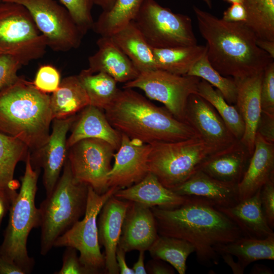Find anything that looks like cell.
Instances as JSON below:
<instances>
[{
  "label": "cell",
  "instance_id": "27",
  "mask_svg": "<svg viewBox=\"0 0 274 274\" xmlns=\"http://www.w3.org/2000/svg\"><path fill=\"white\" fill-rule=\"evenodd\" d=\"M110 37L140 73L157 70L153 48L133 21Z\"/></svg>",
  "mask_w": 274,
  "mask_h": 274
},
{
  "label": "cell",
  "instance_id": "52",
  "mask_svg": "<svg viewBox=\"0 0 274 274\" xmlns=\"http://www.w3.org/2000/svg\"><path fill=\"white\" fill-rule=\"evenodd\" d=\"M139 252L138 260L134 263L132 269L134 271V274H146L147 272L144 264L145 251H140Z\"/></svg>",
  "mask_w": 274,
  "mask_h": 274
},
{
  "label": "cell",
  "instance_id": "51",
  "mask_svg": "<svg viewBox=\"0 0 274 274\" xmlns=\"http://www.w3.org/2000/svg\"><path fill=\"white\" fill-rule=\"evenodd\" d=\"M256 43L258 47L274 59V41L256 39Z\"/></svg>",
  "mask_w": 274,
  "mask_h": 274
},
{
  "label": "cell",
  "instance_id": "48",
  "mask_svg": "<svg viewBox=\"0 0 274 274\" xmlns=\"http://www.w3.org/2000/svg\"><path fill=\"white\" fill-rule=\"evenodd\" d=\"M147 272L152 274H173L174 270L163 260L154 259L147 265Z\"/></svg>",
  "mask_w": 274,
  "mask_h": 274
},
{
  "label": "cell",
  "instance_id": "40",
  "mask_svg": "<svg viewBox=\"0 0 274 274\" xmlns=\"http://www.w3.org/2000/svg\"><path fill=\"white\" fill-rule=\"evenodd\" d=\"M261 111L274 115V62L270 63L263 73L261 91Z\"/></svg>",
  "mask_w": 274,
  "mask_h": 274
},
{
  "label": "cell",
  "instance_id": "42",
  "mask_svg": "<svg viewBox=\"0 0 274 274\" xmlns=\"http://www.w3.org/2000/svg\"><path fill=\"white\" fill-rule=\"evenodd\" d=\"M62 256L60 269L54 274H88L87 270L81 263L77 251L73 248L66 247Z\"/></svg>",
  "mask_w": 274,
  "mask_h": 274
},
{
  "label": "cell",
  "instance_id": "28",
  "mask_svg": "<svg viewBox=\"0 0 274 274\" xmlns=\"http://www.w3.org/2000/svg\"><path fill=\"white\" fill-rule=\"evenodd\" d=\"M50 104L53 120L75 115L89 105L88 97L78 75L61 80L57 89L50 95Z\"/></svg>",
  "mask_w": 274,
  "mask_h": 274
},
{
  "label": "cell",
  "instance_id": "1",
  "mask_svg": "<svg viewBox=\"0 0 274 274\" xmlns=\"http://www.w3.org/2000/svg\"><path fill=\"white\" fill-rule=\"evenodd\" d=\"M159 235L185 240L195 248L198 261L211 266L219 263L216 246L243 235L235 223L212 201L198 197L174 209L151 208Z\"/></svg>",
  "mask_w": 274,
  "mask_h": 274
},
{
  "label": "cell",
  "instance_id": "19",
  "mask_svg": "<svg viewBox=\"0 0 274 274\" xmlns=\"http://www.w3.org/2000/svg\"><path fill=\"white\" fill-rule=\"evenodd\" d=\"M263 72L240 79H234L237 86L235 106L245 124L240 140L251 154L254 149L257 127L261 113L260 91Z\"/></svg>",
  "mask_w": 274,
  "mask_h": 274
},
{
  "label": "cell",
  "instance_id": "53",
  "mask_svg": "<svg viewBox=\"0 0 274 274\" xmlns=\"http://www.w3.org/2000/svg\"><path fill=\"white\" fill-rule=\"evenodd\" d=\"M250 273L252 274H272V271L267 266L260 264H254L251 269Z\"/></svg>",
  "mask_w": 274,
  "mask_h": 274
},
{
  "label": "cell",
  "instance_id": "8",
  "mask_svg": "<svg viewBox=\"0 0 274 274\" xmlns=\"http://www.w3.org/2000/svg\"><path fill=\"white\" fill-rule=\"evenodd\" d=\"M120 188L111 187L98 194L88 185V195L84 217L59 236L53 247H71L79 252V259L88 274L99 273L105 270L104 254L98 241L97 217L105 202Z\"/></svg>",
  "mask_w": 274,
  "mask_h": 274
},
{
  "label": "cell",
  "instance_id": "3",
  "mask_svg": "<svg viewBox=\"0 0 274 274\" xmlns=\"http://www.w3.org/2000/svg\"><path fill=\"white\" fill-rule=\"evenodd\" d=\"M105 113L111 125L120 133L146 144L200 136L190 125L178 120L167 109L155 106L131 88L119 90Z\"/></svg>",
  "mask_w": 274,
  "mask_h": 274
},
{
  "label": "cell",
  "instance_id": "55",
  "mask_svg": "<svg viewBox=\"0 0 274 274\" xmlns=\"http://www.w3.org/2000/svg\"><path fill=\"white\" fill-rule=\"evenodd\" d=\"M224 1L230 4H233V3L243 4V0H224Z\"/></svg>",
  "mask_w": 274,
  "mask_h": 274
},
{
  "label": "cell",
  "instance_id": "23",
  "mask_svg": "<svg viewBox=\"0 0 274 274\" xmlns=\"http://www.w3.org/2000/svg\"><path fill=\"white\" fill-rule=\"evenodd\" d=\"M272 178H274V143L267 142L256 133L249 165L237 184L239 200L253 195Z\"/></svg>",
  "mask_w": 274,
  "mask_h": 274
},
{
  "label": "cell",
  "instance_id": "7",
  "mask_svg": "<svg viewBox=\"0 0 274 274\" xmlns=\"http://www.w3.org/2000/svg\"><path fill=\"white\" fill-rule=\"evenodd\" d=\"M149 172L165 187L173 189L198 170L205 159L220 150L200 136L151 144Z\"/></svg>",
  "mask_w": 274,
  "mask_h": 274
},
{
  "label": "cell",
  "instance_id": "44",
  "mask_svg": "<svg viewBox=\"0 0 274 274\" xmlns=\"http://www.w3.org/2000/svg\"><path fill=\"white\" fill-rule=\"evenodd\" d=\"M256 133L267 142L274 143V115L261 111Z\"/></svg>",
  "mask_w": 274,
  "mask_h": 274
},
{
  "label": "cell",
  "instance_id": "31",
  "mask_svg": "<svg viewBox=\"0 0 274 274\" xmlns=\"http://www.w3.org/2000/svg\"><path fill=\"white\" fill-rule=\"evenodd\" d=\"M146 0H116L108 11H102L92 29L101 37H110L132 22Z\"/></svg>",
  "mask_w": 274,
  "mask_h": 274
},
{
  "label": "cell",
  "instance_id": "10",
  "mask_svg": "<svg viewBox=\"0 0 274 274\" xmlns=\"http://www.w3.org/2000/svg\"><path fill=\"white\" fill-rule=\"evenodd\" d=\"M153 48H170L197 44L191 19L175 13L155 0H146L132 21Z\"/></svg>",
  "mask_w": 274,
  "mask_h": 274
},
{
  "label": "cell",
  "instance_id": "45",
  "mask_svg": "<svg viewBox=\"0 0 274 274\" xmlns=\"http://www.w3.org/2000/svg\"><path fill=\"white\" fill-rule=\"evenodd\" d=\"M246 17V11L243 4L233 3L224 12L221 19L230 22H245Z\"/></svg>",
  "mask_w": 274,
  "mask_h": 274
},
{
  "label": "cell",
  "instance_id": "13",
  "mask_svg": "<svg viewBox=\"0 0 274 274\" xmlns=\"http://www.w3.org/2000/svg\"><path fill=\"white\" fill-rule=\"evenodd\" d=\"M115 151L110 144L97 139H85L74 144L68 149L67 159L74 178L98 194L106 192Z\"/></svg>",
  "mask_w": 274,
  "mask_h": 274
},
{
  "label": "cell",
  "instance_id": "35",
  "mask_svg": "<svg viewBox=\"0 0 274 274\" xmlns=\"http://www.w3.org/2000/svg\"><path fill=\"white\" fill-rule=\"evenodd\" d=\"M197 94L213 106L234 138L240 140L245 124L236 106L229 104L218 90L203 79L199 82Z\"/></svg>",
  "mask_w": 274,
  "mask_h": 274
},
{
  "label": "cell",
  "instance_id": "37",
  "mask_svg": "<svg viewBox=\"0 0 274 274\" xmlns=\"http://www.w3.org/2000/svg\"><path fill=\"white\" fill-rule=\"evenodd\" d=\"M186 75L203 79L215 87L230 105H235L237 86L233 78L223 76L210 64L206 54L189 70Z\"/></svg>",
  "mask_w": 274,
  "mask_h": 274
},
{
  "label": "cell",
  "instance_id": "6",
  "mask_svg": "<svg viewBox=\"0 0 274 274\" xmlns=\"http://www.w3.org/2000/svg\"><path fill=\"white\" fill-rule=\"evenodd\" d=\"M30 153L25 162L21 186L11 203L8 225L3 241L0 245V253L7 256L26 272L31 273L35 260L29 256L27 249V239L31 230L40 225L39 208L35 199L40 169H35L30 162Z\"/></svg>",
  "mask_w": 274,
  "mask_h": 274
},
{
  "label": "cell",
  "instance_id": "24",
  "mask_svg": "<svg viewBox=\"0 0 274 274\" xmlns=\"http://www.w3.org/2000/svg\"><path fill=\"white\" fill-rule=\"evenodd\" d=\"M172 190L181 195L208 199L220 207H232L239 201L237 184L218 180L200 169Z\"/></svg>",
  "mask_w": 274,
  "mask_h": 274
},
{
  "label": "cell",
  "instance_id": "32",
  "mask_svg": "<svg viewBox=\"0 0 274 274\" xmlns=\"http://www.w3.org/2000/svg\"><path fill=\"white\" fill-rule=\"evenodd\" d=\"M29 150L19 140L0 132V191L16 190L15 169L19 162L26 160Z\"/></svg>",
  "mask_w": 274,
  "mask_h": 274
},
{
  "label": "cell",
  "instance_id": "9",
  "mask_svg": "<svg viewBox=\"0 0 274 274\" xmlns=\"http://www.w3.org/2000/svg\"><path fill=\"white\" fill-rule=\"evenodd\" d=\"M7 2L0 8V54L13 56L26 65L43 56L46 42L28 11L20 4Z\"/></svg>",
  "mask_w": 274,
  "mask_h": 274
},
{
  "label": "cell",
  "instance_id": "46",
  "mask_svg": "<svg viewBox=\"0 0 274 274\" xmlns=\"http://www.w3.org/2000/svg\"><path fill=\"white\" fill-rule=\"evenodd\" d=\"M17 193L16 190L0 191V228L3 219L9 211L13 199Z\"/></svg>",
  "mask_w": 274,
  "mask_h": 274
},
{
  "label": "cell",
  "instance_id": "26",
  "mask_svg": "<svg viewBox=\"0 0 274 274\" xmlns=\"http://www.w3.org/2000/svg\"><path fill=\"white\" fill-rule=\"evenodd\" d=\"M260 191L261 189L253 195L239 200L232 207L216 206L235 223L244 236L264 238L274 235L261 207Z\"/></svg>",
  "mask_w": 274,
  "mask_h": 274
},
{
  "label": "cell",
  "instance_id": "54",
  "mask_svg": "<svg viewBox=\"0 0 274 274\" xmlns=\"http://www.w3.org/2000/svg\"><path fill=\"white\" fill-rule=\"evenodd\" d=\"M115 1L116 0H94V4L100 7L102 11H108L112 8Z\"/></svg>",
  "mask_w": 274,
  "mask_h": 274
},
{
  "label": "cell",
  "instance_id": "50",
  "mask_svg": "<svg viewBox=\"0 0 274 274\" xmlns=\"http://www.w3.org/2000/svg\"><path fill=\"white\" fill-rule=\"evenodd\" d=\"M224 262L231 268L234 274H243L245 269L237 262H235L231 255L227 253H222L219 255Z\"/></svg>",
  "mask_w": 274,
  "mask_h": 274
},
{
  "label": "cell",
  "instance_id": "16",
  "mask_svg": "<svg viewBox=\"0 0 274 274\" xmlns=\"http://www.w3.org/2000/svg\"><path fill=\"white\" fill-rule=\"evenodd\" d=\"M185 120L201 139L220 150L237 140L213 106L197 94L188 99Z\"/></svg>",
  "mask_w": 274,
  "mask_h": 274
},
{
  "label": "cell",
  "instance_id": "17",
  "mask_svg": "<svg viewBox=\"0 0 274 274\" xmlns=\"http://www.w3.org/2000/svg\"><path fill=\"white\" fill-rule=\"evenodd\" d=\"M130 201L112 195L102 206L97 220L99 244L105 248V271L118 274L116 251L120 237L123 220Z\"/></svg>",
  "mask_w": 274,
  "mask_h": 274
},
{
  "label": "cell",
  "instance_id": "22",
  "mask_svg": "<svg viewBox=\"0 0 274 274\" xmlns=\"http://www.w3.org/2000/svg\"><path fill=\"white\" fill-rule=\"evenodd\" d=\"M97 51L88 58V69L92 73H105L117 82L125 83L135 79L139 71L110 37L97 40Z\"/></svg>",
  "mask_w": 274,
  "mask_h": 274
},
{
  "label": "cell",
  "instance_id": "47",
  "mask_svg": "<svg viewBox=\"0 0 274 274\" xmlns=\"http://www.w3.org/2000/svg\"><path fill=\"white\" fill-rule=\"evenodd\" d=\"M0 274H26L14 261L0 253Z\"/></svg>",
  "mask_w": 274,
  "mask_h": 274
},
{
  "label": "cell",
  "instance_id": "29",
  "mask_svg": "<svg viewBox=\"0 0 274 274\" xmlns=\"http://www.w3.org/2000/svg\"><path fill=\"white\" fill-rule=\"evenodd\" d=\"M215 250L219 255L227 253L236 256L237 262L245 269L254 261L274 259V235L264 238L243 236L232 242L218 245Z\"/></svg>",
  "mask_w": 274,
  "mask_h": 274
},
{
  "label": "cell",
  "instance_id": "49",
  "mask_svg": "<svg viewBox=\"0 0 274 274\" xmlns=\"http://www.w3.org/2000/svg\"><path fill=\"white\" fill-rule=\"evenodd\" d=\"M126 252L118 245L116 251V259L121 274H134L133 269L129 267L125 260Z\"/></svg>",
  "mask_w": 274,
  "mask_h": 274
},
{
  "label": "cell",
  "instance_id": "20",
  "mask_svg": "<svg viewBox=\"0 0 274 274\" xmlns=\"http://www.w3.org/2000/svg\"><path fill=\"white\" fill-rule=\"evenodd\" d=\"M252 154L241 140L210 155L200 170L218 180L238 184L242 179Z\"/></svg>",
  "mask_w": 274,
  "mask_h": 274
},
{
  "label": "cell",
  "instance_id": "56",
  "mask_svg": "<svg viewBox=\"0 0 274 274\" xmlns=\"http://www.w3.org/2000/svg\"><path fill=\"white\" fill-rule=\"evenodd\" d=\"M208 7L211 9L212 8V0H201Z\"/></svg>",
  "mask_w": 274,
  "mask_h": 274
},
{
  "label": "cell",
  "instance_id": "5",
  "mask_svg": "<svg viewBox=\"0 0 274 274\" xmlns=\"http://www.w3.org/2000/svg\"><path fill=\"white\" fill-rule=\"evenodd\" d=\"M52 192L41 202L40 216L41 255L53 247L57 238L84 215L88 185L74 177L67 159Z\"/></svg>",
  "mask_w": 274,
  "mask_h": 274
},
{
  "label": "cell",
  "instance_id": "36",
  "mask_svg": "<svg viewBox=\"0 0 274 274\" xmlns=\"http://www.w3.org/2000/svg\"><path fill=\"white\" fill-rule=\"evenodd\" d=\"M246 25L257 39L274 41V0H243Z\"/></svg>",
  "mask_w": 274,
  "mask_h": 274
},
{
  "label": "cell",
  "instance_id": "21",
  "mask_svg": "<svg viewBox=\"0 0 274 274\" xmlns=\"http://www.w3.org/2000/svg\"><path fill=\"white\" fill-rule=\"evenodd\" d=\"M114 195L119 199L136 202L149 208L174 209L195 196L181 195L163 186L157 177L149 172L139 182L120 189Z\"/></svg>",
  "mask_w": 274,
  "mask_h": 274
},
{
  "label": "cell",
  "instance_id": "25",
  "mask_svg": "<svg viewBox=\"0 0 274 274\" xmlns=\"http://www.w3.org/2000/svg\"><path fill=\"white\" fill-rule=\"evenodd\" d=\"M102 110L88 105L76 116L70 128L71 133L67 139L68 149L80 140L92 138L105 141L115 150H118L121 142V134L111 125Z\"/></svg>",
  "mask_w": 274,
  "mask_h": 274
},
{
  "label": "cell",
  "instance_id": "12",
  "mask_svg": "<svg viewBox=\"0 0 274 274\" xmlns=\"http://www.w3.org/2000/svg\"><path fill=\"white\" fill-rule=\"evenodd\" d=\"M23 6L54 51L67 52L80 46L83 35L67 10L55 0H4Z\"/></svg>",
  "mask_w": 274,
  "mask_h": 274
},
{
  "label": "cell",
  "instance_id": "39",
  "mask_svg": "<svg viewBox=\"0 0 274 274\" xmlns=\"http://www.w3.org/2000/svg\"><path fill=\"white\" fill-rule=\"evenodd\" d=\"M60 82L59 72L54 66L47 64L39 67L32 83L38 90L48 94L55 91Z\"/></svg>",
  "mask_w": 274,
  "mask_h": 274
},
{
  "label": "cell",
  "instance_id": "41",
  "mask_svg": "<svg viewBox=\"0 0 274 274\" xmlns=\"http://www.w3.org/2000/svg\"><path fill=\"white\" fill-rule=\"evenodd\" d=\"M23 65L13 56L0 54V92L18 80L17 72Z\"/></svg>",
  "mask_w": 274,
  "mask_h": 274
},
{
  "label": "cell",
  "instance_id": "2",
  "mask_svg": "<svg viewBox=\"0 0 274 274\" xmlns=\"http://www.w3.org/2000/svg\"><path fill=\"white\" fill-rule=\"evenodd\" d=\"M199 31L206 41V55L220 74L240 79L263 72L273 59L256 43L244 22L225 21L194 6Z\"/></svg>",
  "mask_w": 274,
  "mask_h": 274
},
{
  "label": "cell",
  "instance_id": "18",
  "mask_svg": "<svg viewBox=\"0 0 274 274\" xmlns=\"http://www.w3.org/2000/svg\"><path fill=\"white\" fill-rule=\"evenodd\" d=\"M158 235L151 208L130 201L118 245L126 253L148 251Z\"/></svg>",
  "mask_w": 274,
  "mask_h": 274
},
{
  "label": "cell",
  "instance_id": "34",
  "mask_svg": "<svg viewBox=\"0 0 274 274\" xmlns=\"http://www.w3.org/2000/svg\"><path fill=\"white\" fill-rule=\"evenodd\" d=\"M148 251L153 259L166 262L179 274H185L187 259L195 248L185 240L159 235Z\"/></svg>",
  "mask_w": 274,
  "mask_h": 274
},
{
  "label": "cell",
  "instance_id": "14",
  "mask_svg": "<svg viewBox=\"0 0 274 274\" xmlns=\"http://www.w3.org/2000/svg\"><path fill=\"white\" fill-rule=\"evenodd\" d=\"M76 116L54 119L47 142L40 150L30 154L32 167L43 169V183L46 196L52 192L67 159L66 135Z\"/></svg>",
  "mask_w": 274,
  "mask_h": 274
},
{
  "label": "cell",
  "instance_id": "33",
  "mask_svg": "<svg viewBox=\"0 0 274 274\" xmlns=\"http://www.w3.org/2000/svg\"><path fill=\"white\" fill-rule=\"evenodd\" d=\"M89 100V105L106 110L113 102L119 89L117 82L109 75L92 73L88 68L78 75Z\"/></svg>",
  "mask_w": 274,
  "mask_h": 274
},
{
  "label": "cell",
  "instance_id": "4",
  "mask_svg": "<svg viewBox=\"0 0 274 274\" xmlns=\"http://www.w3.org/2000/svg\"><path fill=\"white\" fill-rule=\"evenodd\" d=\"M53 120L50 95L20 78L0 92V132L22 141L33 152L47 142Z\"/></svg>",
  "mask_w": 274,
  "mask_h": 274
},
{
  "label": "cell",
  "instance_id": "43",
  "mask_svg": "<svg viewBox=\"0 0 274 274\" xmlns=\"http://www.w3.org/2000/svg\"><path fill=\"white\" fill-rule=\"evenodd\" d=\"M260 201L268 224L272 228L274 226V178L261 187Z\"/></svg>",
  "mask_w": 274,
  "mask_h": 274
},
{
  "label": "cell",
  "instance_id": "15",
  "mask_svg": "<svg viewBox=\"0 0 274 274\" xmlns=\"http://www.w3.org/2000/svg\"><path fill=\"white\" fill-rule=\"evenodd\" d=\"M151 149V144L121 134L120 146L114 154V162L108 175V187L123 189L143 179L149 173Z\"/></svg>",
  "mask_w": 274,
  "mask_h": 274
},
{
  "label": "cell",
  "instance_id": "11",
  "mask_svg": "<svg viewBox=\"0 0 274 274\" xmlns=\"http://www.w3.org/2000/svg\"><path fill=\"white\" fill-rule=\"evenodd\" d=\"M200 79L195 76L155 70L140 73L135 79L124 83L123 88L142 90L149 98L164 105L176 119L186 123L187 101L191 95L197 94Z\"/></svg>",
  "mask_w": 274,
  "mask_h": 274
},
{
  "label": "cell",
  "instance_id": "30",
  "mask_svg": "<svg viewBox=\"0 0 274 274\" xmlns=\"http://www.w3.org/2000/svg\"><path fill=\"white\" fill-rule=\"evenodd\" d=\"M206 45L153 48L157 70L179 75H186L191 67L207 53Z\"/></svg>",
  "mask_w": 274,
  "mask_h": 274
},
{
  "label": "cell",
  "instance_id": "38",
  "mask_svg": "<svg viewBox=\"0 0 274 274\" xmlns=\"http://www.w3.org/2000/svg\"><path fill=\"white\" fill-rule=\"evenodd\" d=\"M59 1L67 10L83 36L92 29L94 22L92 15L94 0Z\"/></svg>",
  "mask_w": 274,
  "mask_h": 274
}]
</instances>
